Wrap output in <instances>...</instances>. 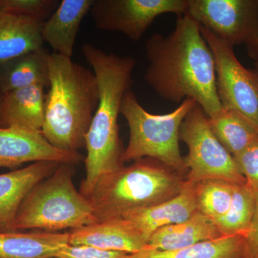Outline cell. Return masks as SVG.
I'll list each match as a JSON object with an SVG mask.
<instances>
[{"label": "cell", "mask_w": 258, "mask_h": 258, "mask_svg": "<svg viewBox=\"0 0 258 258\" xmlns=\"http://www.w3.org/2000/svg\"><path fill=\"white\" fill-rule=\"evenodd\" d=\"M145 51L149 66L144 80L161 98L173 103L192 99L209 118L222 111L215 57L191 16H177L168 36L153 34Z\"/></svg>", "instance_id": "1"}, {"label": "cell", "mask_w": 258, "mask_h": 258, "mask_svg": "<svg viewBox=\"0 0 258 258\" xmlns=\"http://www.w3.org/2000/svg\"><path fill=\"white\" fill-rule=\"evenodd\" d=\"M82 52L99 88L98 107L86 136V177L79 190L88 199L100 177L124 166L118 118L123 97L132 89L136 60L108 53L89 43L83 45Z\"/></svg>", "instance_id": "2"}, {"label": "cell", "mask_w": 258, "mask_h": 258, "mask_svg": "<svg viewBox=\"0 0 258 258\" xmlns=\"http://www.w3.org/2000/svg\"><path fill=\"white\" fill-rule=\"evenodd\" d=\"M49 90L45 96L41 133L56 149L79 152L86 147V136L99 101L94 73L71 57L48 55Z\"/></svg>", "instance_id": "3"}, {"label": "cell", "mask_w": 258, "mask_h": 258, "mask_svg": "<svg viewBox=\"0 0 258 258\" xmlns=\"http://www.w3.org/2000/svg\"><path fill=\"white\" fill-rule=\"evenodd\" d=\"M185 181V176L159 161L144 158L102 176L88 200L98 222L117 220L174 198Z\"/></svg>", "instance_id": "4"}, {"label": "cell", "mask_w": 258, "mask_h": 258, "mask_svg": "<svg viewBox=\"0 0 258 258\" xmlns=\"http://www.w3.org/2000/svg\"><path fill=\"white\" fill-rule=\"evenodd\" d=\"M74 166L60 164L53 174L30 190L17 214L16 231L57 232L98 222L89 200L75 186Z\"/></svg>", "instance_id": "5"}, {"label": "cell", "mask_w": 258, "mask_h": 258, "mask_svg": "<svg viewBox=\"0 0 258 258\" xmlns=\"http://www.w3.org/2000/svg\"><path fill=\"white\" fill-rule=\"evenodd\" d=\"M196 104L194 100L186 98L170 113L153 114L144 109L132 89L127 91L120 108V114L129 128L123 162L151 158L181 175L187 174L180 152L179 131L185 117Z\"/></svg>", "instance_id": "6"}, {"label": "cell", "mask_w": 258, "mask_h": 258, "mask_svg": "<svg viewBox=\"0 0 258 258\" xmlns=\"http://www.w3.org/2000/svg\"><path fill=\"white\" fill-rule=\"evenodd\" d=\"M179 139L188 147L184 157L190 184L206 179H220L236 184H246L233 157L212 132L209 118L198 104L181 123Z\"/></svg>", "instance_id": "7"}, {"label": "cell", "mask_w": 258, "mask_h": 258, "mask_svg": "<svg viewBox=\"0 0 258 258\" xmlns=\"http://www.w3.org/2000/svg\"><path fill=\"white\" fill-rule=\"evenodd\" d=\"M200 30L215 57L217 92L222 108L239 113L258 131L257 75L240 63L233 47L201 25Z\"/></svg>", "instance_id": "8"}, {"label": "cell", "mask_w": 258, "mask_h": 258, "mask_svg": "<svg viewBox=\"0 0 258 258\" xmlns=\"http://www.w3.org/2000/svg\"><path fill=\"white\" fill-rule=\"evenodd\" d=\"M186 14L232 47L258 36V0H189Z\"/></svg>", "instance_id": "9"}, {"label": "cell", "mask_w": 258, "mask_h": 258, "mask_svg": "<svg viewBox=\"0 0 258 258\" xmlns=\"http://www.w3.org/2000/svg\"><path fill=\"white\" fill-rule=\"evenodd\" d=\"M188 6L189 0H94L90 13L97 28L138 42L158 16L186 14Z\"/></svg>", "instance_id": "10"}, {"label": "cell", "mask_w": 258, "mask_h": 258, "mask_svg": "<svg viewBox=\"0 0 258 258\" xmlns=\"http://www.w3.org/2000/svg\"><path fill=\"white\" fill-rule=\"evenodd\" d=\"M82 154L56 149L41 132L18 127H0V168H15L37 161H54L76 165Z\"/></svg>", "instance_id": "11"}, {"label": "cell", "mask_w": 258, "mask_h": 258, "mask_svg": "<svg viewBox=\"0 0 258 258\" xmlns=\"http://www.w3.org/2000/svg\"><path fill=\"white\" fill-rule=\"evenodd\" d=\"M61 164L37 161L30 165L0 174V232H18L15 223L19 208L30 190L46 179Z\"/></svg>", "instance_id": "12"}, {"label": "cell", "mask_w": 258, "mask_h": 258, "mask_svg": "<svg viewBox=\"0 0 258 258\" xmlns=\"http://www.w3.org/2000/svg\"><path fill=\"white\" fill-rule=\"evenodd\" d=\"M69 244L128 254L149 248L143 236L124 219L96 222L71 230Z\"/></svg>", "instance_id": "13"}, {"label": "cell", "mask_w": 258, "mask_h": 258, "mask_svg": "<svg viewBox=\"0 0 258 258\" xmlns=\"http://www.w3.org/2000/svg\"><path fill=\"white\" fill-rule=\"evenodd\" d=\"M197 211L194 184L186 181L181 192L174 198L159 205L129 212L122 219L132 224L148 243L156 231L184 222Z\"/></svg>", "instance_id": "14"}, {"label": "cell", "mask_w": 258, "mask_h": 258, "mask_svg": "<svg viewBox=\"0 0 258 258\" xmlns=\"http://www.w3.org/2000/svg\"><path fill=\"white\" fill-rule=\"evenodd\" d=\"M94 0H62L43 24L42 37L55 53L71 57L78 32Z\"/></svg>", "instance_id": "15"}, {"label": "cell", "mask_w": 258, "mask_h": 258, "mask_svg": "<svg viewBox=\"0 0 258 258\" xmlns=\"http://www.w3.org/2000/svg\"><path fill=\"white\" fill-rule=\"evenodd\" d=\"M45 88L36 85L3 93L0 100L3 127L41 132L45 119Z\"/></svg>", "instance_id": "16"}, {"label": "cell", "mask_w": 258, "mask_h": 258, "mask_svg": "<svg viewBox=\"0 0 258 258\" xmlns=\"http://www.w3.org/2000/svg\"><path fill=\"white\" fill-rule=\"evenodd\" d=\"M45 22L0 12V66L44 48L42 28Z\"/></svg>", "instance_id": "17"}, {"label": "cell", "mask_w": 258, "mask_h": 258, "mask_svg": "<svg viewBox=\"0 0 258 258\" xmlns=\"http://www.w3.org/2000/svg\"><path fill=\"white\" fill-rule=\"evenodd\" d=\"M222 237L216 225L203 213L197 211L184 222L156 231L149 238L148 244L151 249L174 251Z\"/></svg>", "instance_id": "18"}, {"label": "cell", "mask_w": 258, "mask_h": 258, "mask_svg": "<svg viewBox=\"0 0 258 258\" xmlns=\"http://www.w3.org/2000/svg\"><path fill=\"white\" fill-rule=\"evenodd\" d=\"M69 244V232H0V258H55Z\"/></svg>", "instance_id": "19"}, {"label": "cell", "mask_w": 258, "mask_h": 258, "mask_svg": "<svg viewBox=\"0 0 258 258\" xmlns=\"http://www.w3.org/2000/svg\"><path fill=\"white\" fill-rule=\"evenodd\" d=\"M49 54L45 48H42L0 66L2 93L36 85L49 87Z\"/></svg>", "instance_id": "20"}, {"label": "cell", "mask_w": 258, "mask_h": 258, "mask_svg": "<svg viewBox=\"0 0 258 258\" xmlns=\"http://www.w3.org/2000/svg\"><path fill=\"white\" fill-rule=\"evenodd\" d=\"M128 258H249L245 237L232 235L205 241L186 248L161 251L148 248Z\"/></svg>", "instance_id": "21"}, {"label": "cell", "mask_w": 258, "mask_h": 258, "mask_svg": "<svg viewBox=\"0 0 258 258\" xmlns=\"http://www.w3.org/2000/svg\"><path fill=\"white\" fill-rule=\"evenodd\" d=\"M209 122L216 138L233 157L258 139L257 129L235 111L222 108L220 113L209 118Z\"/></svg>", "instance_id": "22"}, {"label": "cell", "mask_w": 258, "mask_h": 258, "mask_svg": "<svg viewBox=\"0 0 258 258\" xmlns=\"http://www.w3.org/2000/svg\"><path fill=\"white\" fill-rule=\"evenodd\" d=\"M256 207V192L247 184H235L230 208L215 222L222 237H245L253 219Z\"/></svg>", "instance_id": "23"}, {"label": "cell", "mask_w": 258, "mask_h": 258, "mask_svg": "<svg viewBox=\"0 0 258 258\" xmlns=\"http://www.w3.org/2000/svg\"><path fill=\"white\" fill-rule=\"evenodd\" d=\"M233 183L220 179H206L194 184L199 212L215 223L227 213L233 195Z\"/></svg>", "instance_id": "24"}, {"label": "cell", "mask_w": 258, "mask_h": 258, "mask_svg": "<svg viewBox=\"0 0 258 258\" xmlns=\"http://www.w3.org/2000/svg\"><path fill=\"white\" fill-rule=\"evenodd\" d=\"M59 4L57 0H0V12L46 21Z\"/></svg>", "instance_id": "25"}, {"label": "cell", "mask_w": 258, "mask_h": 258, "mask_svg": "<svg viewBox=\"0 0 258 258\" xmlns=\"http://www.w3.org/2000/svg\"><path fill=\"white\" fill-rule=\"evenodd\" d=\"M241 174L255 192L258 191V139L240 154L233 157Z\"/></svg>", "instance_id": "26"}, {"label": "cell", "mask_w": 258, "mask_h": 258, "mask_svg": "<svg viewBox=\"0 0 258 258\" xmlns=\"http://www.w3.org/2000/svg\"><path fill=\"white\" fill-rule=\"evenodd\" d=\"M128 254L86 245H68L55 258H128Z\"/></svg>", "instance_id": "27"}, {"label": "cell", "mask_w": 258, "mask_h": 258, "mask_svg": "<svg viewBox=\"0 0 258 258\" xmlns=\"http://www.w3.org/2000/svg\"><path fill=\"white\" fill-rule=\"evenodd\" d=\"M245 239L249 258H258V191L256 192L255 211Z\"/></svg>", "instance_id": "28"}, {"label": "cell", "mask_w": 258, "mask_h": 258, "mask_svg": "<svg viewBox=\"0 0 258 258\" xmlns=\"http://www.w3.org/2000/svg\"><path fill=\"white\" fill-rule=\"evenodd\" d=\"M247 52L251 58L253 59L256 62H258V36L253 42L247 46Z\"/></svg>", "instance_id": "29"}, {"label": "cell", "mask_w": 258, "mask_h": 258, "mask_svg": "<svg viewBox=\"0 0 258 258\" xmlns=\"http://www.w3.org/2000/svg\"><path fill=\"white\" fill-rule=\"evenodd\" d=\"M254 72L255 73L258 77V62H255V69H254Z\"/></svg>", "instance_id": "30"}, {"label": "cell", "mask_w": 258, "mask_h": 258, "mask_svg": "<svg viewBox=\"0 0 258 258\" xmlns=\"http://www.w3.org/2000/svg\"><path fill=\"white\" fill-rule=\"evenodd\" d=\"M3 93H2L1 91H0V100H1V97ZM0 127H3V124H2L1 120H0Z\"/></svg>", "instance_id": "31"}]
</instances>
